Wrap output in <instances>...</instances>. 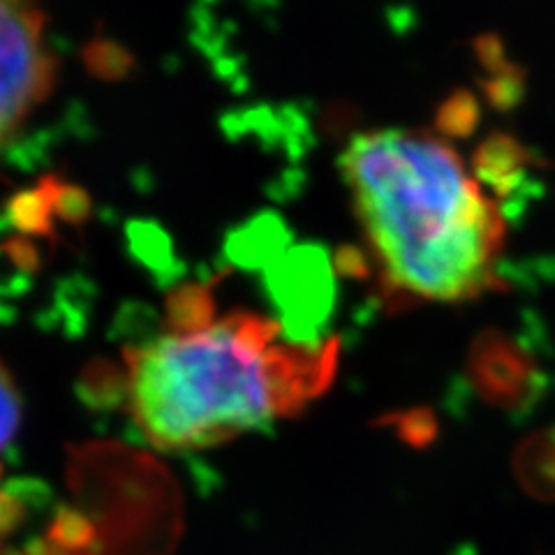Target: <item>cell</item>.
<instances>
[{
    "mask_svg": "<svg viewBox=\"0 0 555 555\" xmlns=\"http://www.w3.org/2000/svg\"><path fill=\"white\" fill-rule=\"evenodd\" d=\"M218 315L214 287L185 283L167 297V332H193Z\"/></svg>",
    "mask_w": 555,
    "mask_h": 555,
    "instance_id": "6",
    "label": "cell"
},
{
    "mask_svg": "<svg viewBox=\"0 0 555 555\" xmlns=\"http://www.w3.org/2000/svg\"><path fill=\"white\" fill-rule=\"evenodd\" d=\"M338 357V338L292 340L275 320L236 308L130 347L132 422L163 451L230 442L308 408L332 387Z\"/></svg>",
    "mask_w": 555,
    "mask_h": 555,
    "instance_id": "2",
    "label": "cell"
},
{
    "mask_svg": "<svg viewBox=\"0 0 555 555\" xmlns=\"http://www.w3.org/2000/svg\"><path fill=\"white\" fill-rule=\"evenodd\" d=\"M22 422V398L5 363L0 361V451L16 436Z\"/></svg>",
    "mask_w": 555,
    "mask_h": 555,
    "instance_id": "8",
    "label": "cell"
},
{
    "mask_svg": "<svg viewBox=\"0 0 555 555\" xmlns=\"http://www.w3.org/2000/svg\"><path fill=\"white\" fill-rule=\"evenodd\" d=\"M86 63L100 77H120L130 69V54L114 42H93L86 49Z\"/></svg>",
    "mask_w": 555,
    "mask_h": 555,
    "instance_id": "10",
    "label": "cell"
},
{
    "mask_svg": "<svg viewBox=\"0 0 555 555\" xmlns=\"http://www.w3.org/2000/svg\"><path fill=\"white\" fill-rule=\"evenodd\" d=\"M371 273L391 310L463 304L502 289L507 224L444 137L373 130L343 155Z\"/></svg>",
    "mask_w": 555,
    "mask_h": 555,
    "instance_id": "1",
    "label": "cell"
},
{
    "mask_svg": "<svg viewBox=\"0 0 555 555\" xmlns=\"http://www.w3.org/2000/svg\"><path fill=\"white\" fill-rule=\"evenodd\" d=\"M10 218L14 228H20L26 234H49L54 228L56 211L54 199H51L49 177L42 179L33 190L16 195L10 204Z\"/></svg>",
    "mask_w": 555,
    "mask_h": 555,
    "instance_id": "7",
    "label": "cell"
},
{
    "mask_svg": "<svg viewBox=\"0 0 555 555\" xmlns=\"http://www.w3.org/2000/svg\"><path fill=\"white\" fill-rule=\"evenodd\" d=\"M12 518H14L12 502L3 491H0V532H3L12 524Z\"/></svg>",
    "mask_w": 555,
    "mask_h": 555,
    "instance_id": "12",
    "label": "cell"
},
{
    "mask_svg": "<svg viewBox=\"0 0 555 555\" xmlns=\"http://www.w3.org/2000/svg\"><path fill=\"white\" fill-rule=\"evenodd\" d=\"M467 375L486 401L500 408H518L537 391V363L514 338L502 332H483L467 354Z\"/></svg>",
    "mask_w": 555,
    "mask_h": 555,
    "instance_id": "4",
    "label": "cell"
},
{
    "mask_svg": "<svg viewBox=\"0 0 555 555\" xmlns=\"http://www.w3.org/2000/svg\"><path fill=\"white\" fill-rule=\"evenodd\" d=\"M477 120V104L470 95H456L444 104L440 114V128L444 134H463L470 132Z\"/></svg>",
    "mask_w": 555,
    "mask_h": 555,
    "instance_id": "11",
    "label": "cell"
},
{
    "mask_svg": "<svg viewBox=\"0 0 555 555\" xmlns=\"http://www.w3.org/2000/svg\"><path fill=\"white\" fill-rule=\"evenodd\" d=\"M530 165L528 151L509 134H491L475 153V173L495 195H514Z\"/></svg>",
    "mask_w": 555,
    "mask_h": 555,
    "instance_id": "5",
    "label": "cell"
},
{
    "mask_svg": "<svg viewBox=\"0 0 555 555\" xmlns=\"http://www.w3.org/2000/svg\"><path fill=\"white\" fill-rule=\"evenodd\" d=\"M49 185H51V199H54L56 218L79 224L91 216V197L86 195L81 188L65 183L59 177H49Z\"/></svg>",
    "mask_w": 555,
    "mask_h": 555,
    "instance_id": "9",
    "label": "cell"
},
{
    "mask_svg": "<svg viewBox=\"0 0 555 555\" xmlns=\"http://www.w3.org/2000/svg\"><path fill=\"white\" fill-rule=\"evenodd\" d=\"M44 20L40 0H0V151L54 89L56 59Z\"/></svg>",
    "mask_w": 555,
    "mask_h": 555,
    "instance_id": "3",
    "label": "cell"
}]
</instances>
